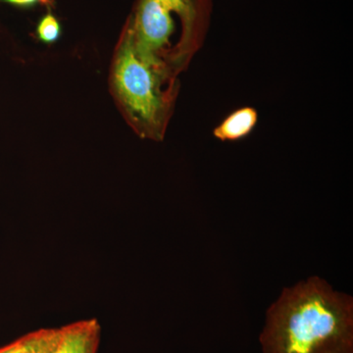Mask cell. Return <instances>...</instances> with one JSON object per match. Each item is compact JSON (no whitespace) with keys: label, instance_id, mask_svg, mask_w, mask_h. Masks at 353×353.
Masks as SVG:
<instances>
[{"label":"cell","instance_id":"1","mask_svg":"<svg viewBox=\"0 0 353 353\" xmlns=\"http://www.w3.org/2000/svg\"><path fill=\"white\" fill-rule=\"evenodd\" d=\"M264 353H353V301L313 277L285 289L269 309Z\"/></svg>","mask_w":353,"mask_h":353},{"label":"cell","instance_id":"4","mask_svg":"<svg viewBox=\"0 0 353 353\" xmlns=\"http://www.w3.org/2000/svg\"><path fill=\"white\" fill-rule=\"evenodd\" d=\"M259 115L256 108L243 106L227 115L213 129V136L224 143H234L248 138L257 126Z\"/></svg>","mask_w":353,"mask_h":353},{"label":"cell","instance_id":"5","mask_svg":"<svg viewBox=\"0 0 353 353\" xmlns=\"http://www.w3.org/2000/svg\"><path fill=\"white\" fill-rule=\"evenodd\" d=\"M61 34V24L50 11L39 20L36 28V37L41 43L51 46L59 41Z\"/></svg>","mask_w":353,"mask_h":353},{"label":"cell","instance_id":"6","mask_svg":"<svg viewBox=\"0 0 353 353\" xmlns=\"http://www.w3.org/2000/svg\"><path fill=\"white\" fill-rule=\"evenodd\" d=\"M51 0H0L2 3L9 4V6L16 7L20 9H31L37 6H50Z\"/></svg>","mask_w":353,"mask_h":353},{"label":"cell","instance_id":"7","mask_svg":"<svg viewBox=\"0 0 353 353\" xmlns=\"http://www.w3.org/2000/svg\"><path fill=\"white\" fill-rule=\"evenodd\" d=\"M60 331H61V328H60ZM58 338H59V336H58ZM54 343H53V345H54ZM52 345H51V347H52ZM50 347L48 348V350H46V352L44 353L48 352V350H50ZM0 353H34V352H32V350H30V348L23 347V345H15V343H10V345H6V347L0 348Z\"/></svg>","mask_w":353,"mask_h":353},{"label":"cell","instance_id":"2","mask_svg":"<svg viewBox=\"0 0 353 353\" xmlns=\"http://www.w3.org/2000/svg\"><path fill=\"white\" fill-rule=\"evenodd\" d=\"M213 0H136L123 31L137 50L179 77L201 50Z\"/></svg>","mask_w":353,"mask_h":353},{"label":"cell","instance_id":"3","mask_svg":"<svg viewBox=\"0 0 353 353\" xmlns=\"http://www.w3.org/2000/svg\"><path fill=\"white\" fill-rule=\"evenodd\" d=\"M180 88L179 77L141 54L122 30L111 61L109 88L137 136L163 141Z\"/></svg>","mask_w":353,"mask_h":353}]
</instances>
